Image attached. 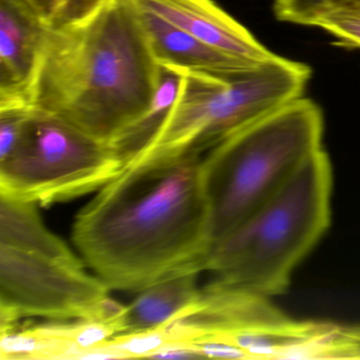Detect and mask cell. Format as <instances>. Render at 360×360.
<instances>
[{"instance_id":"1","label":"cell","mask_w":360,"mask_h":360,"mask_svg":"<svg viewBox=\"0 0 360 360\" xmlns=\"http://www.w3.org/2000/svg\"><path fill=\"white\" fill-rule=\"evenodd\" d=\"M203 155L126 166L77 214L72 240L113 290L205 271L212 246Z\"/></svg>"},{"instance_id":"2","label":"cell","mask_w":360,"mask_h":360,"mask_svg":"<svg viewBox=\"0 0 360 360\" xmlns=\"http://www.w3.org/2000/svg\"><path fill=\"white\" fill-rule=\"evenodd\" d=\"M160 75L134 0H102L48 28L29 104L111 146L150 106Z\"/></svg>"},{"instance_id":"3","label":"cell","mask_w":360,"mask_h":360,"mask_svg":"<svg viewBox=\"0 0 360 360\" xmlns=\"http://www.w3.org/2000/svg\"><path fill=\"white\" fill-rule=\"evenodd\" d=\"M332 185V166L321 149L212 245L205 271L223 285L257 296L285 292L299 263L330 226Z\"/></svg>"},{"instance_id":"4","label":"cell","mask_w":360,"mask_h":360,"mask_svg":"<svg viewBox=\"0 0 360 360\" xmlns=\"http://www.w3.org/2000/svg\"><path fill=\"white\" fill-rule=\"evenodd\" d=\"M323 130L321 109L302 96L204 153L212 245L323 149Z\"/></svg>"},{"instance_id":"5","label":"cell","mask_w":360,"mask_h":360,"mask_svg":"<svg viewBox=\"0 0 360 360\" xmlns=\"http://www.w3.org/2000/svg\"><path fill=\"white\" fill-rule=\"evenodd\" d=\"M307 65L275 56L231 75L186 72L172 112L150 143L126 166L204 155L240 130L302 98Z\"/></svg>"},{"instance_id":"6","label":"cell","mask_w":360,"mask_h":360,"mask_svg":"<svg viewBox=\"0 0 360 360\" xmlns=\"http://www.w3.org/2000/svg\"><path fill=\"white\" fill-rule=\"evenodd\" d=\"M123 169L109 145L33 108L18 144L0 159V193L49 205L100 191Z\"/></svg>"},{"instance_id":"7","label":"cell","mask_w":360,"mask_h":360,"mask_svg":"<svg viewBox=\"0 0 360 360\" xmlns=\"http://www.w3.org/2000/svg\"><path fill=\"white\" fill-rule=\"evenodd\" d=\"M100 277L33 252L0 245V334L22 317L103 319L125 328L126 307Z\"/></svg>"},{"instance_id":"8","label":"cell","mask_w":360,"mask_h":360,"mask_svg":"<svg viewBox=\"0 0 360 360\" xmlns=\"http://www.w3.org/2000/svg\"><path fill=\"white\" fill-rule=\"evenodd\" d=\"M49 27L25 0H0V106L30 105L29 87Z\"/></svg>"},{"instance_id":"9","label":"cell","mask_w":360,"mask_h":360,"mask_svg":"<svg viewBox=\"0 0 360 360\" xmlns=\"http://www.w3.org/2000/svg\"><path fill=\"white\" fill-rule=\"evenodd\" d=\"M203 43L248 63L275 56L214 0H134Z\"/></svg>"},{"instance_id":"10","label":"cell","mask_w":360,"mask_h":360,"mask_svg":"<svg viewBox=\"0 0 360 360\" xmlns=\"http://www.w3.org/2000/svg\"><path fill=\"white\" fill-rule=\"evenodd\" d=\"M134 5L149 47L159 65L174 67L186 72L225 75L258 64L233 58L195 39L147 8L136 3Z\"/></svg>"},{"instance_id":"11","label":"cell","mask_w":360,"mask_h":360,"mask_svg":"<svg viewBox=\"0 0 360 360\" xmlns=\"http://www.w3.org/2000/svg\"><path fill=\"white\" fill-rule=\"evenodd\" d=\"M198 274H179L140 290L126 307L125 333L160 328L193 315L201 295Z\"/></svg>"},{"instance_id":"12","label":"cell","mask_w":360,"mask_h":360,"mask_svg":"<svg viewBox=\"0 0 360 360\" xmlns=\"http://www.w3.org/2000/svg\"><path fill=\"white\" fill-rule=\"evenodd\" d=\"M37 205L0 193V245L83 265L69 246L46 226Z\"/></svg>"},{"instance_id":"13","label":"cell","mask_w":360,"mask_h":360,"mask_svg":"<svg viewBox=\"0 0 360 360\" xmlns=\"http://www.w3.org/2000/svg\"><path fill=\"white\" fill-rule=\"evenodd\" d=\"M77 322V321H75ZM46 323L0 334L3 360H77V323Z\"/></svg>"},{"instance_id":"14","label":"cell","mask_w":360,"mask_h":360,"mask_svg":"<svg viewBox=\"0 0 360 360\" xmlns=\"http://www.w3.org/2000/svg\"><path fill=\"white\" fill-rule=\"evenodd\" d=\"M161 66L159 87L150 106L112 143L111 148L122 158L124 166L140 153L167 120L174 108L184 79V71L172 66Z\"/></svg>"},{"instance_id":"15","label":"cell","mask_w":360,"mask_h":360,"mask_svg":"<svg viewBox=\"0 0 360 360\" xmlns=\"http://www.w3.org/2000/svg\"><path fill=\"white\" fill-rule=\"evenodd\" d=\"M311 27L326 31L341 45L360 49L359 8H332L320 14Z\"/></svg>"},{"instance_id":"16","label":"cell","mask_w":360,"mask_h":360,"mask_svg":"<svg viewBox=\"0 0 360 360\" xmlns=\"http://www.w3.org/2000/svg\"><path fill=\"white\" fill-rule=\"evenodd\" d=\"M338 0H274L278 20L290 24L311 26L314 20L336 5Z\"/></svg>"},{"instance_id":"17","label":"cell","mask_w":360,"mask_h":360,"mask_svg":"<svg viewBox=\"0 0 360 360\" xmlns=\"http://www.w3.org/2000/svg\"><path fill=\"white\" fill-rule=\"evenodd\" d=\"M102 0H54V13L50 27L75 22L92 11Z\"/></svg>"},{"instance_id":"18","label":"cell","mask_w":360,"mask_h":360,"mask_svg":"<svg viewBox=\"0 0 360 360\" xmlns=\"http://www.w3.org/2000/svg\"><path fill=\"white\" fill-rule=\"evenodd\" d=\"M39 15H41L47 24H51L54 13V0H25Z\"/></svg>"},{"instance_id":"19","label":"cell","mask_w":360,"mask_h":360,"mask_svg":"<svg viewBox=\"0 0 360 360\" xmlns=\"http://www.w3.org/2000/svg\"><path fill=\"white\" fill-rule=\"evenodd\" d=\"M335 7L359 8L360 9V0H338L336 5L333 6L332 8ZM332 8H330V9H332ZM326 11H328V10H326Z\"/></svg>"}]
</instances>
